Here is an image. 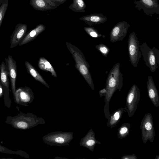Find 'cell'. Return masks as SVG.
<instances>
[{
	"mask_svg": "<svg viewBox=\"0 0 159 159\" xmlns=\"http://www.w3.org/2000/svg\"><path fill=\"white\" fill-rule=\"evenodd\" d=\"M123 76L120 70V63H116L110 70L107 78L105 88V105L104 109L106 118L108 119L110 114L109 103L111 99L116 90L120 91L123 85Z\"/></svg>",
	"mask_w": 159,
	"mask_h": 159,
	"instance_id": "6da1fadb",
	"label": "cell"
},
{
	"mask_svg": "<svg viewBox=\"0 0 159 159\" xmlns=\"http://www.w3.org/2000/svg\"><path fill=\"white\" fill-rule=\"evenodd\" d=\"M67 47L71 53L75 62V67L83 77L93 90L95 88L91 75L89 63L86 61L82 52L76 47L66 43Z\"/></svg>",
	"mask_w": 159,
	"mask_h": 159,
	"instance_id": "7a4b0ae2",
	"label": "cell"
},
{
	"mask_svg": "<svg viewBox=\"0 0 159 159\" xmlns=\"http://www.w3.org/2000/svg\"><path fill=\"white\" fill-rule=\"evenodd\" d=\"M73 138V132L60 131L50 133L43 136L42 139L50 146L60 147L69 145Z\"/></svg>",
	"mask_w": 159,
	"mask_h": 159,
	"instance_id": "3957f363",
	"label": "cell"
},
{
	"mask_svg": "<svg viewBox=\"0 0 159 159\" xmlns=\"http://www.w3.org/2000/svg\"><path fill=\"white\" fill-rule=\"evenodd\" d=\"M12 125L21 129H26L35 127L39 124H45L44 119L37 117L32 113L22 114L20 116L13 118Z\"/></svg>",
	"mask_w": 159,
	"mask_h": 159,
	"instance_id": "277c9868",
	"label": "cell"
},
{
	"mask_svg": "<svg viewBox=\"0 0 159 159\" xmlns=\"http://www.w3.org/2000/svg\"><path fill=\"white\" fill-rule=\"evenodd\" d=\"M139 48L146 66L151 72H154L158 68L157 64H159V49L155 47L150 48L146 42L139 45Z\"/></svg>",
	"mask_w": 159,
	"mask_h": 159,
	"instance_id": "5b68a950",
	"label": "cell"
},
{
	"mask_svg": "<svg viewBox=\"0 0 159 159\" xmlns=\"http://www.w3.org/2000/svg\"><path fill=\"white\" fill-rule=\"evenodd\" d=\"M128 48L129 61L136 68L142 55L138 39L134 32L131 33L129 36Z\"/></svg>",
	"mask_w": 159,
	"mask_h": 159,
	"instance_id": "8992f818",
	"label": "cell"
},
{
	"mask_svg": "<svg viewBox=\"0 0 159 159\" xmlns=\"http://www.w3.org/2000/svg\"><path fill=\"white\" fill-rule=\"evenodd\" d=\"M142 139L146 143L148 140L153 142L155 136V132L153 119L150 113L146 114L143 118L140 126Z\"/></svg>",
	"mask_w": 159,
	"mask_h": 159,
	"instance_id": "52a82bcc",
	"label": "cell"
},
{
	"mask_svg": "<svg viewBox=\"0 0 159 159\" xmlns=\"http://www.w3.org/2000/svg\"><path fill=\"white\" fill-rule=\"evenodd\" d=\"M140 95L139 88L134 84L127 93L126 100L127 111L130 117L133 116L137 109Z\"/></svg>",
	"mask_w": 159,
	"mask_h": 159,
	"instance_id": "ba28073f",
	"label": "cell"
},
{
	"mask_svg": "<svg viewBox=\"0 0 159 159\" xmlns=\"http://www.w3.org/2000/svg\"><path fill=\"white\" fill-rule=\"evenodd\" d=\"M135 7L140 11L142 9L147 15L152 17L154 14H159V4L157 0H134Z\"/></svg>",
	"mask_w": 159,
	"mask_h": 159,
	"instance_id": "9c48e42d",
	"label": "cell"
},
{
	"mask_svg": "<svg viewBox=\"0 0 159 159\" xmlns=\"http://www.w3.org/2000/svg\"><path fill=\"white\" fill-rule=\"evenodd\" d=\"M130 26L129 24L125 21H122L117 23L111 31L110 41L112 43L122 41L126 36Z\"/></svg>",
	"mask_w": 159,
	"mask_h": 159,
	"instance_id": "30bf717a",
	"label": "cell"
},
{
	"mask_svg": "<svg viewBox=\"0 0 159 159\" xmlns=\"http://www.w3.org/2000/svg\"><path fill=\"white\" fill-rule=\"evenodd\" d=\"M14 97L17 103L27 106L34 99V93L29 87H20L16 90Z\"/></svg>",
	"mask_w": 159,
	"mask_h": 159,
	"instance_id": "8fae6325",
	"label": "cell"
},
{
	"mask_svg": "<svg viewBox=\"0 0 159 159\" xmlns=\"http://www.w3.org/2000/svg\"><path fill=\"white\" fill-rule=\"evenodd\" d=\"M27 26L26 24L19 23L17 25L10 36V48L16 47L24 37L26 34Z\"/></svg>",
	"mask_w": 159,
	"mask_h": 159,
	"instance_id": "7c38bea8",
	"label": "cell"
},
{
	"mask_svg": "<svg viewBox=\"0 0 159 159\" xmlns=\"http://www.w3.org/2000/svg\"><path fill=\"white\" fill-rule=\"evenodd\" d=\"M7 65L9 71L11 83V89L14 96L16 92V81L17 75V65L15 61L11 56L9 55L6 59Z\"/></svg>",
	"mask_w": 159,
	"mask_h": 159,
	"instance_id": "4fadbf2b",
	"label": "cell"
},
{
	"mask_svg": "<svg viewBox=\"0 0 159 159\" xmlns=\"http://www.w3.org/2000/svg\"><path fill=\"white\" fill-rule=\"evenodd\" d=\"M96 144H101V143L96 139L95 134L92 129L81 139L80 143V146L87 148L91 152L93 151Z\"/></svg>",
	"mask_w": 159,
	"mask_h": 159,
	"instance_id": "5bb4252c",
	"label": "cell"
},
{
	"mask_svg": "<svg viewBox=\"0 0 159 159\" xmlns=\"http://www.w3.org/2000/svg\"><path fill=\"white\" fill-rule=\"evenodd\" d=\"M148 95L153 105L156 107L159 106V96L152 77L148 76L147 82Z\"/></svg>",
	"mask_w": 159,
	"mask_h": 159,
	"instance_id": "9a60e30c",
	"label": "cell"
},
{
	"mask_svg": "<svg viewBox=\"0 0 159 159\" xmlns=\"http://www.w3.org/2000/svg\"><path fill=\"white\" fill-rule=\"evenodd\" d=\"M81 20H83L89 26L95 25L104 23L107 20V17L103 14L93 13L87 15L79 18Z\"/></svg>",
	"mask_w": 159,
	"mask_h": 159,
	"instance_id": "2e32d148",
	"label": "cell"
},
{
	"mask_svg": "<svg viewBox=\"0 0 159 159\" xmlns=\"http://www.w3.org/2000/svg\"><path fill=\"white\" fill-rule=\"evenodd\" d=\"M46 27L43 24H40L27 34L22 39L19 44L21 46L26 44L34 39L39 34L44 31Z\"/></svg>",
	"mask_w": 159,
	"mask_h": 159,
	"instance_id": "e0dca14e",
	"label": "cell"
},
{
	"mask_svg": "<svg viewBox=\"0 0 159 159\" xmlns=\"http://www.w3.org/2000/svg\"><path fill=\"white\" fill-rule=\"evenodd\" d=\"M126 107L120 108L110 115L106 122V125L111 128L115 127L119 122L123 113L126 111Z\"/></svg>",
	"mask_w": 159,
	"mask_h": 159,
	"instance_id": "ac0fdd59",
	"label": "cell"
},
{
	"mask_svg": "<svg viewBox=\"0 0 159 159\" xmlns=\"http://www.w3.org/2000/svg\"><path fill=\"white\" fill-rule=\"evenodd\" d=\"M25 66L28 72L36 80L41 82L46 87L49 88L48 84L35 68L28 61H25Z\"/></svg>",
	"mask_w": 159,
	"mask_h": 159,
	"instance_id": "d6986e66",
	"label": "cell"
},
{
	"mask_svg": "<svg viewBox=\"0 0 159 159\" xmlns=\"http://www.w3.org/2000/svg\"><path fill=\"white\" fill-rule=\"evenodd\" d=\"M30 4L37 10L46 11L56 8L48 3L44 0H30Z\"/></svg>",
	"mask_w": 159,
	"mask_h": 159,
	"instance_id": "ffe728a7",
	"label": "cell"
},
{
	"mask_svg": "<svg viewBox=\"0 0 159 159\" xmlns=\"http://www.w3.org/2000/svg\"><path fill=\"white\" fill-rule=\"evenodd\" d=\"M9 71L7 66L4 61L0 65V82L2 85L9 89Z\"/></svg>",
	"mask_w": 159,
	"mask_h": 159,
	"instance_id": "44dd1931",
	"label": "cell"
},
{
	"mask_svg": "<svg viewBox=\"0 0 159 159\" xmlns=\"http://www.w3.org/2000/svg\"><path fill=\"white\" fill-rule=\"evenodd\" d=\"M38 66L42 70L50 72L52 76L55 77H57L56 73L53 68L45 58L42 57L39 59L38 62Z\"/></svg>",
	"mask_w": 159,
	"mask_h": 159,
	"instance_id": "7402d4cb",
	"label": "cell"
},
{
	"mask_svg": "<svg viewBox=\"0 0 159 159\" xmlns=\"http://www.w3.org/2000/svg\"><path fill=\"white\" fill-rule=\"evenodd\" d=\"M68 8L76 12H84L86 5L84 0H73Z\"/></svg>",
	"mask_w": 159,
	"mask_h": 159,
	"instance_id": "603a6c76",
	"label": "cell"
},
{
	"mask_svg": "<svg viewBox=\"0 0 159 159\" xmlns=\"http://www.w3.org/2000/svg\"><path fill=\"white\" fill-rule=\"evenodd\" d=\"M130 125L129 123H125L118 128L117 136L119 139H122L127 137L129 134Z\"/></svg>",
	"mask_w": 159,
	"mask_h": 159,
	"instance_id": "cb8c5ba5",
	"label": "cell"
},
{
	"mask_svg": "<svg viewBox=\"0 0 159 159\" xmlns=\"http://www.w3.org/2000/svg\"><path fill=\"white\" fill-rule=\"evenodd\" d=\"M8 6V0H0V27Z\"/></svg>",
	"mask_w": 159,
	"mask_h": 159,
	"instance_id": "d4e9b609",
	"label": "cell"
},
{
	"mask_svg": "<svg viewBox=\"0 0 159 159\" xmlns=\"http://www.w3.org/2000/svg\"><path fill=\"white\" fill-rule=\"evenodd\" d=\"M84 30L90 36L95 38H98L102 36V34L99 33L92 26L84 28Z\"/></svg>",
	"mask_w": 159,
	"mask_h": 159,
	"instance_id": "484cf974",
	"label": "cell"
},
{
	"mask_svg": "<svg viewBox=\"0 0 159 159\" xmlns=\"http://www.w3.org/2000/svg\"><path fill=\"white\" fill-rule=\"evenodd\" d=\"M95 47L105 57H107L110 51V48L103 43L98 44Z\"/></svg>",
	"mask_w": 159,
	"mask_h": 159,
	"instance_id": "4316f807",
	"label": "cell"
},
{
	"mask_svg": "<svg viewBox=\"0 0 159 159\" xmlns=\"http://www.w3.org/2000/svg\"><path fill=\"white\" fill-rule=\"evenodd\" d=\"M121 159H137V158L134 154L132 155H127L123 156L121 157Z\"/></svg>",
	"mask_w": 159,
	"mask_h": 159,
	"instance_id": "83f0119b",
	"label": "cell"
},
{
	"mask_svg": "<svg viewBox=\"0 0 159 159\" xmlns=\"http://www.w3.org/2000/svg\"><path fill=\"white\" fill-rule=\"evenodd\" d=\"M54 3L57 7L64 3L66 0H50Z\"/></svg>",
	"mask_w": 159,
	"mask_h": 159,
	"instance_id": "f1b7e54d",
	"label": "cell"
},
{
	"mask_svg": "<svg viewBox=\"0 0 159 159\" xmlns=\"http://www.w3.org/2000/svg\"><path fill=\"white\" fill-rule=\"evenodd\" d=\"M106 89L105 88H104L102 89L99 90V94L100 97H101L103 96H105L106 94Z\"/></svg>",
	"mask_w": 159,
	"mask_h": 159,
	"instance_id": "f546056e",
	"label": "cell"
},
{
	"mask_svg": "<svg viewBox=\"0 0 159 159\" xmlns=\"http://www.w3.org/2000/svg\"><path fill=\"white\" fill-rule=\"evenodd\" d=\"M48 3L49 5L54 7H57V6L53 2L51 1L50 0H44Z\"/></svg>",
	"mask_w": 159,
	"mask_h": 159,
	"instance_id": "4dcf8cb0",
	"label": "cell"
},
{
	"mask_svg": "<svg viewBox=\"0 0 159 159\" xmlns=\"http://www.w3.org/2000/svg\"><path fill=\"white\" fill-rule=\"evenodd\" d=\"M3 89L2 88V84L0 82V98H1L3 95Z\"/></svg>",
	"mask_w": 159,
	"mask_h": 159,
	"instance_id": "1f68e13d",
	"label": "cell"
},
{
	"mask_svg": "<svg viewBox=\"0 0 159 159\" xmlns=\"http://www.w3.org/2000/svg\"><path fill=\"white\" fill-rule=\"evenodd\" d=\"M155 159H159V155H156Z\"/></svg>",
	"mask_w": 159,
	"mask_h": 159,
	"instance_id": "d6a6232c",
	"label": "cell"
}]
</instances>
